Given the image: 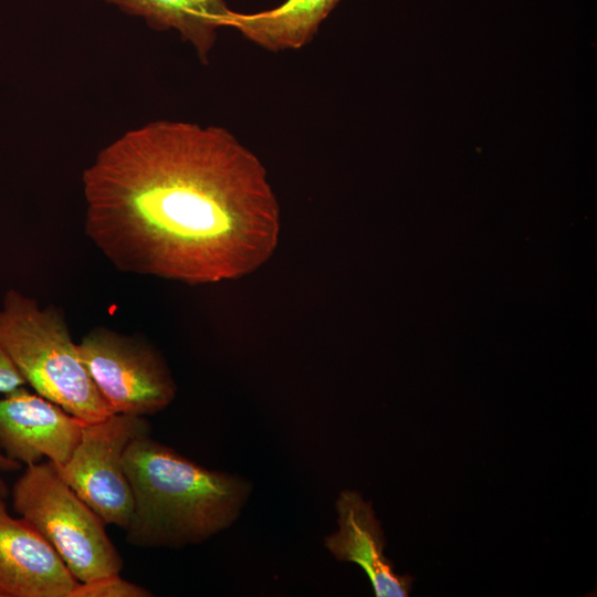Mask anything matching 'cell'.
<instances>
[{"label": "cell", "mask_w": 597, "mask_h": 597, "mask_svg": "<svg viewBox=\"0 0 597 597\" xmlns=\"http://www.w3.org/2000/svg\"><path fill=\"white\" fill-rule=\"evenodd\" d=\"M341 0H286L255 13L233 11L227 27L270 52L297 50L311 42Z\"/></svg>", "instance_id": "11"}, {"label": "cell", "mask_w": 597, "mask_h": 597, "mask_svg": "<svg viewBox=\"0 0 597 597\" xmlns=\"http://www.w3.org/2000/svg\"><path fill=\"white\" fill-rule=\"evenodd\" d=\"M85 232L118 270L208 284L274 253L280 206L259 157L229 129L159 119L103 147L82 175Z\"/></svg>", "instance_id": "1"}, {"label": "cell", "mask_w": 597, "mask_h": 597, "mask_svg": "<svg viewBox=\"0 0 597 597\" xmlns=\"http://www.w3.org/2000/svg\"><path fill=\"white\" fill-rule=\"evenodd\" d=\"M145 417L112 413L86 422L67 462L57 468L64 481L107 524L125 528L134 499L123 458L133 440L149 434Z\"/></svg>", "instance_id": "6"}, {"label": "cell", "mask_w": 597, "mask_h": 597, "mask_svg": "<svg viewBox=\"0 0 597 597\" xmlns=\"http://www.w3.org/2000/svg\"><path fill=\"white\" fill-rule=\"evenodd\" d=\"M134 506L125 541L140 548H180L201 543L239 516L250 483L208 470L154 440L136 438L124 453Z\"/></svg>", "instance_id": "2"}, {"label": "cell", "mask_w": 597, "mask_h": 597, "mask_svg": "<svg viewBox=\"0 0 597 597\" xmlns=\"http://www.w3.org/2000/svg\"><path fill=\"white\" fill-rule=\"evenodd\" d=\"M153 594L139 585L123 579L119 574L77 583L71 597H149Z\"/></svg>", "instance_id": "12"}, {"label": "cell", "mask_w": 597, "mask_h": 597, "mask_svg": "<svg viewBox=\"0 0 597 597\" xmlns=\"http://www.w3.org/2000/svg\"><path fill=\"white\" fill-rule=\"evenodd\" d=\"M76 346L113 413L145 417L161 411L175 399L176 385L166 362L145 341L96 327Z\"/></svg>", "instance_id": "5"}, {"label": "cell", "mask_w": 597, "mask_h": 597, "mask_svg": "<svg viewBox=\"0 0 597 597\" xmlns=\"http://www.w3.org/2000/svg\"><path fill=\"white\" fill-rule=\"evenodd\" d=\"M21 386L27 383L0 341V396Z\"/></svg>", "instance_id": "13"}, {"label": "cell", "mask_w": 597, "mask_h": 597, "mask_svg": "<svg viewBox=\"0 0 597 597\" xmlns=\"http://www.w3.org/2000/svg\"><path fill=\"white\" fill-rule=\"evenodd\" d=\"M336 511L338 530L325 537V547L338 561L359 565L377 597L409 596L413 578L397 574L384 554L385 537L371 503L358 492L345 490L336 501Z\"/></svg>", "instance_id": "9"}, {"label": "cell", "mask_w": 597, "mask_h": 597, "mask_svg": "<svg viewBox=\"0 0 597 597\" xmlns=\"http://www.w3.org/2000/svg\"><path fill=\"white\" fill-rule=\"evenodd\" d=\"M77 583L53 546L9 514L0 494V597H71Z\"/></svg>", "instance_id": "8"}, {"label": "cell", "mask_w": 597, "mask_h": 597, "mask_svg": "<svg viewBox=\"0 0 597 597\" xmlns=\"http://www.w3.org/2000/svg\"><path fill=\"white\" fill-rule=\"evenodd\" d=\"M122 12L144 19L156 31H176L207 65L218 31L233 12L224 0H104Z\"/></svg>", "instance_id": "10"}, {"label": "cell", "mask_w": 597, "mask_h": 597, "mask_svg": "<svg viewBox=\"0 0 597 597\" xmlns=\"http://www.w3.org/2000/svg\"><path fill=\"white\" fill-rule=\"evenodd\" d=\"M13 511L44 537L78 583L119 574L123 559L105 523L51 461L25 465L11 489Z\"/></svg>", "instance_id": "4"}, {"label": "cell", "mask_w": 597, "mask_h": 597, "mask_svg": "<svg viewBox=\"0 0 597 597\" xmlns=\"http://www.w3.org/2000/svg\"><path fill=\"white\" fill-rule=\"evenodd\" d=\"M86 422L21 386L0 396V451L21 465H64Z\"/></svg>", "instance_id": "7"}, {"label": "cell", "mask_w": 597, "mask_h": 597, "mask_svg": "<svg viewBox=\"0 0 597 597\" xmlns=\"http://www.w3.org/2000/svg\"><path fill=\"white\" fill-rule=\"evenodd\" d=\"M0 341L24 378L42 397L84 422L113 412L98 392L69 326L55 306L11 289L0 306Z\"/></svg>", "instance_id": "3"}, {"label": "cell", "mask_w": 597, "mask_h": 597, "mask_svg": "<svg viewBox=\"0 0 597 597\" xmlns=\"http://www.w3.org/2000/svg\"><path fill=\"white\" fill-rule=\"evenodd\" d=\"M21 469V464L17 461L10 460L0 451V472H12ZM0 494L6 498L9 495V489L6 482L0 476Z\"/></svg>", "instance_id": "14"}]
</instances>
